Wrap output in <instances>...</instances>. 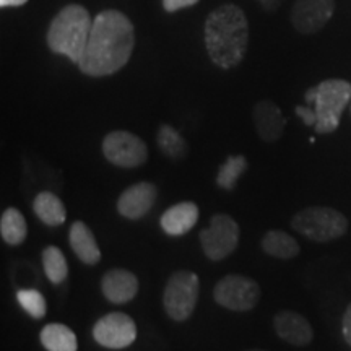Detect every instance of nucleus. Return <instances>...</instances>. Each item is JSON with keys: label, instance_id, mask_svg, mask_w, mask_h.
<instances>
[{"label": "nucleus", "instance_id": "nucleus-1", "mask_svg": "<svg viewBox=\"0 0 351 351\" xmlns=\"http://www.w3.org/2000/svg\"><path fill=\"white\" fill-rule=\"evenodd\" d=\"M135 49V29L119 10H103L95 16L78 69L88 77H108L124 69Z\"/></svg>", "mask_w": 351, "mask_h": 351}, {"label": "nucleus", "instance_id": "nucleus-2", "mask_svg": "<svg viewBox=\"0 0 351 351\" xmlns=\"http://www.w3.org/2000/svg\"><path fill=\"white\" fill-rule=\"evenodd\" d=\"M249 44V23L238 5L218 7L205 21V46L210 60L223 70L243 62Z\"/></svg>", "mask_w": 351, "mask_h": 351}, {"label": "nucleus", "instance_id": "nucleus-3", "mask_svg": "<svg viewBox=\"0 0 351 351\" xmlns=\"http://www.w3.org/2000/svg\"><path fill=\"white\" fill-rule=\"evenodd\" d=\"M91 26L93 20L85 7L78 3L64 7L51 21L46 36L47 46L54 54L65 56L70 62L78 65L90 38Z\"/></svg>", "mask_w": 351, "mask_h": 351}, {"label": "nucleus", "instance_id": "nucleus-4", "mask_svg": "<svg viewBox=\"0 0 351 351\" xmlns=\"http://www.w3.org/2000/svg\"><path fill=\"white\" fill-rule=\"evenodd\" d=\"M307 104H314L317 134H332L339 129L341 114L351 101V83L340 78L320 82L306 91Z\"/></svg>", "mask_w": 351, "mask_h": 351}, {"label": "nucleus", "instance_id": "nucleus-5", "mask_svg": "<svg viewBox=\"0 0 351 351\" xmlns=\"http://www.w3.org/2000/svg\"><path fill=\"white\" fill-rule=\"evenodd\" d=\"M291 228L314 243H330L348 231V219L330 207H307L291 218Z\"/></svg>", "mask_w": 351, "mask_h": 351}, {"label": "nucleus", "instance_id": "nucleus-6", "mask_svg": "<svg viewBox=\"0 0 351 351\" xmlns=\"http://www.w3.org/2000/svg\"><path fill=\"white\" fill-rule=\"evenodd\" d=\"M200 295V280L197 274L178 270L169 276L163 291V307L169 319L184 322L194 314Z\"/></svg>", "mask_w": 351, "mask_h": 351}, {"label": "nucleus", "instance_id": "nucleus-7", "mask_svg": "<svg viewBox=\"0 0 351 351\" xmlns=\"http://www.w3.org/2000/svg\"><path fill=\"white\" fill-rule=\"evenodd\" d=\"M241 230L234 218L226 213H217L210 218L208 228L200 231V244L207 258L219 262L236 251Z\"/></svg>", "mask_w": 351, "mask_h": 351}, {"label": "nucleus", "instance_id": "nucleus-8", "mask_svg": "<svg viewBox=\"0 0 351 351\" xmlns=\"http://www.w3.org/2000/svg\"><path fill=\"white\" fill-rule=\"evenodd\" d=\"M215 302L234 313H247L261 300V287L245 275L231 274L223 276L213 288Z\"/></svg>", "mask_w": 351, "mask_h": 351}, {"label": "nucleus", "instance_id": "nucleus-9", "mask_svg": "<svg viewBox=\"0 0 351 351\" xmlns=\"http://www.w3.org/2000/svg\"><path fill=\"white\" fill-rule=\"evenodd\" d=\"M101 148L104 158L117 168H138L148 160L147 143L129 130L109 132L103 138Z\"/></svg>", "mask_w": 351, "mask_h": 351}, {"label": "nucleus", "instance_id": "nucleus-10", "mask_svg": "<svg viewBox=\"0 0 351 351\" xmlns=\"http://www.w3.org/2000/svg\"><path fill=\"white\" fill-rule=\"evenodd\" d=\"M93 339L109 350L127 348L137 340V326L124 313H109L93 326Z\"/></svg>", "mask_w": 351, "mask_h": 351}, {"label": "nucleus", "instance_id": "nucleus-11", "mask_svg": "<svg viewBox=\"0 0 351 351\" xmlns=\"http://www.w3.org/2000/svg\"><path fill=\"white\" fill-rule=\"evenodd\" d=\"M335 12V0H296L291 8V23L302 34L317 33Z\"/></svg>", "mask_w": 351, "mask_h": 351}, {"label": "nucleus", "instance_id": "nucleus-12", "mask_svg": "<svg viewBox=\"0 0 351 351\" xmlns=\"http://www.w3.org/2000/svg\"><path fill=\"white\" fill-rule=\"evenodd\" d=\"M158 199V187L153 182H137L125 189L117 199V212L127 219L143 218L155 207Z\"/></svg>", "mask_w": 351, "mask_h": 351}, {"label": "nucleus", "instance_id": "nucleus-13", "mask_svg": "<svg viewBox=\"0 0 351 351\" xmlns=\"http://www.w3.org/2000/svg\"><path fill=\"white\" fill-rule=\"evenodd\" d=\"M275 333L283 341L295 346H307L314 339L313 326L304 315L295 311H280L274 317Z\"/></svg>", "mask_w": 351, "mask_h": 351}, {"label": "nucleus", "instance_id": "nucleus-14", "mask_svg": "<svg viewBox=\"0 0 351 351\" xmlns=\"http://www.w3.org/2000/svg\"><path fill=\"white\" fill-rule=\"evenodd\" d=\"M137 275L125 269L108 270L101 278V291L112 304H127L138 295Z\"/></svg>", "mask_w": 351, "mask_h": 351}, {"label": "nucleus", "instance_id": "nucleus-15", "mask_svg": "<svg viewBox=\"0 0 351 351\" xmlns=\"http://www.w3.org/2000/svg\"><path fill=\"white\" fill-rule=\"evenodd\" d=\"M252 119L262 142L275 143L282 138L285 127H287V119L283 117L282 109L276 106L274 101H258L252 109Z\"/></svg>", "mask_w": 351, "mask_h": 351}, {"label": "nucleus", "instance_id": "nucleus-16", "mask_svg": "<svg viewBox=\"0 0 351 351\" xmlns=\"http://www.w3.org/2000/svg\"><path fill=\"white\" fill-rule=\"evenodd\" d=\"M199 221V207L194 202H179L161 215L160 225L168 236L179 238L187 234Z\"/></svg>", "mask_w": 351, "mask_h": 351}, {"label": "nucleus", "instance_id": "nucleus-17", "mask_svg": "<svg viewBox=\"0 0 351 351\" xmlns=\"http://www.w3.org/2000/svg\"><path fill=\"white\" fill-rule=\"evenodd\" d=\"M69 243L78 261L85 265H96L101 261L99 245L90 226L83 221H73L69 231Z\"/></svg>", "mask_w": 351, "mask_h": 351}, {"label": "nucleus", "instance_id": "nucleus-18", "mask_svg": "<svg viewBox=\"0 0 351 351\" xmlns=\"http://www.w3.org/2000/svg\"><path fill=\"white\" fill-rule=\"evenodd\" d=\"M33 212L47 226H60L67 219L64 202L49 191H43L33 199Z\"/></svg>", "mask_w": 351, "mask_h": 351}, {"label": "nucleus", "instance_id": "nucleus-19", "mask_svg": "<svg viewBox=\"0 0 351 351\" xmlns=\"http://www.w3.org/2000/svg\"><path fill=\"white\" fill-rule=\"evenodd\" d=\"M261 245L262 251L265 252L267 256L282 258V261L295 258L301 251L298 241L293 238L291 234H288V232H285L282 230L267 231L261 241Z\"/></svg>", "mask_w": 351, "mask_h": 351}, {"label": "nucleus", "instance_id": "nucleus-20", "mask_svg": "<svg viewBox=\"0 0 351 351\" xmlns=\"http://www.w3.org/2000/svg\"><path fill=\"white\" fill-rule=\"evenodd\" d=\"M41 345L47 351H77L78 341L72 328L64 324H47L39 333Z\"/></svg>", "mask_w": 351, "mask_h": 351}, {"label": "nucleus", "instance_id": "nucleus-21", "mask_svg": "<svg viewBox=\"0 0 351 351\" xmlns=\"http://www.w3.org/2000/svg\"><path fill=\"white\" fill-rule=\"evenodd\" d=\"M156 143L160 152L173 161H181L187 156L189 145L186 138L169 124H161L156 134Z\"/></svg>", "mask_w": 351, "mask_h": 351}, {"label": "nucleus", "instance_id": "nucleus-22", "mask_svg": "<svg viewBox=\"0 0 351 351\" xmlns=\"http://www.w3.org/2000/svg\"><path fill=\"white\" fill-rule=\"evenodd\" d=\"M0 236L10 245H20L28 236V225L20 210L7 208L0 217Z\"/></svg>", "mask_w": 351, "mask_h": 351}, {"label": "nucleus", "instance_id": "nucleus-23", "mask_svg": "<svg viewBox=\"0 0 351 351\" xmlns=\"http://www.w3.org/2000/svg\"><path fill=\"white\" fill-rule=\"evenodd\" d=\"M249 168L247 158L244 155H231L223 161L217 173V186L223 191L231 192L238 186V181Z\"/></svg>", "mask_w": 351, "mask_h": 351}, {"label": "nucleus", "instance_id": "nucleus-24", "mask_svg": "<svg viewBox=\"0 0 351 351\" xmlns=\"http://www.w3.org/2000/svg\"><path fill=\"white\" fill-rule=\"evenodd\" d=\"M43 269L52 285H60L69 276V263L64 252L57 245H47L41 252Z\"/></svg>", "mask_w": 351, "mask_h": 351}, {"label": "nucleus", "instance_id": "nucleus-25", "mask_svg": "<svg viewBox=\"0 0 351 351\" xmlns=\"http://www.w3.org/2000/svg\"><path fill=\"white\" fill-rule=\"evenodd\" d=\"M16 300H19L21 309L33 319H43L47 313L46 298L38 289H19Z\"/></svg>", "mask_w": 351, "mask_h": 351}, {"label": "nucleus", "instance_id": "nucleus-26", "mask_svg": "<svg viewBox=\"0 0 351 351\" xmlns=\"http://www.w3.org/2000/svg\"><path fill=\"white\" fill-rule=\"evenodd\" d=\"M197 2L199 0H163V7L168 13H174L178 10H182V8L195 5Z\"/></svg>", "mask_w": 351, "mask_h": 351}, {"label": "nucleus", "instance_id": "nucleus-27", "mask_svg": "<svg viewBox=\"0 0 351 351\" xmlns=\"http://www.w3.org/2000/svg\"><path fill=\"white\" fill-rule=\"evenodd\" d=\"M296 116L300 117V119L304 122L306 125H315V111L314 108H309V106H296Z\"/></svg>", "mask_w": 351, "mask_h": 351}, {"label": "nucleus", "instance_id": "nucleus-28", "mask_svg": "<svg viewBox=\"0 0 351 351\" xmlns=\"http://www.w3.org/2000/svg\"><path fill=\"white\" fill-rule=\"evenodd\" d=\"M341 332H343L345 341L351 346V302H350V306L346 307V311L343 314V320H341Z\"/></svg>", "mask_w": 351, "mask_h": 351}, {"label": "nucleus", "instance_id": "nucleus-29", "mask_svg": "<svg viewBox=\"0 0 351 351\" xmlns=\"http://www.w3.org/2000/svg\"><path fill=\"white\" fill-rule=\"evenodd\" d=\"M26 2H28V0H0V7L2 8L21 7V5H25Z\"/></svg>", "mask_w": 351, "mask_h": 351}, {"label": "nucleus", "instance_id": "nucleus-30", "mask_svg": "<svg viewBox=\"0 0 351 351\" xmlns=\"http://www.w3.org/2000/svg\"><path fill=\"white\" fill-rule=\"evenodd\" d=\"M247 351H263V350H247Z\"/></svg>", "mask_w": 351, "mask_h": 351}]
</instances>
